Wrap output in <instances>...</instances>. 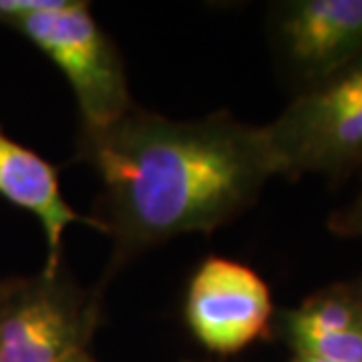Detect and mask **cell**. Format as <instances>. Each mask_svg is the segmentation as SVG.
Wrapping results in <instances>:
<instances>
[{
	"label": "cell",
	"mask_w": 362,
	"mask_h": 362,
	"mask_svg": "<svg viewBox=\"0 0 362 362\" xmlns=\"http://www.w3.org/2000/svg\"><path fill=\"white\" fill-rule=\"evenodd\" d=\"M352 290H354V296H356V300H358V306H361V310H362V280L358 282V284H352Z\"/></svg>",
	"instance_id": "cell-11"
},
{
	"label": "cell",
	"mask_w": 362,
	"mask_h": 362,
	"mask_svg": "<svg viewBox=\"0 0 362 362\" xmlns=\"http://www.w3.org/2000/svg\"><path fill=\"white\" fill-rule=\"evenodd\" d=\"M262 127L278 175L344 177L362 168V57L300 90Z\"/></svg>",
	"instance_id": "cell-2"
},
{
	"label": "cell",
	"mask_w": 362,
	"mask_h": 362,
	"mask_svg": "<svg viewBox=\"0 0 362 362\" xmlns=\"http://www.w3.org/2000/svg\"><path fill=\"white\" fill-rule=\"evenodd\" d=\"M270 290L246 264L211 256L199 264L185 296V322L216 354L240 352L270 330Z\"/></svg>",
	"instance_id": "cell-5"
},
{
	"label": "cell",
	"mask_w": 362,
	"mask_h": 362,
	"mask_svg": "<svg viewBox=\"0 0 362 362\" xmlns=\"http://www.w3.org/2000/svg\"><path fill=\"white\" fill-rule=\"evenodd\" d=\"M63 362H97L93 356H90L87 350H83V352H77V354H73L71 358H66Z\"/></svg>",
	"instance_id": "cell-10"
},
{
	"label": "cell",
	"mask_w": 362,
	"mask_h": 362,
	"mask_svg": "<svg viewBox=\"0 0 362 362\" xmlns=\"http://www.w3.org/2000/svg\"><path fill=\"white\" fill-rule=\"evenodd\" d=\"M0 195L14 206L23 207L39 220L47 240L45 274H54L61 266L63 235L73 223H87L90 218L77 214L61 192L59 171L47 159L11 139L0 129Z\"/></svg>",
	"instance_id": "cell-7"
},
{
	"label": "cell",
	"mask_w": 362,
	"mask_h": 362,
	"mask_svg": "<svg viewBox=\"0 0 362 362\" xmlns=\"http://www.w3.org/2000/svg\"><path fill=\"white\" fill-rule=\"evenodd\" d=\"M189 362H194V361H189Z\"/></svg>",
	"instance_id": "cell-14"
},
{
	"label": "cell",
	"mask_w": 362,
	"mask_h": 362,
	"mask_svg": "<svg viewBox=\"0 0 362 362\" xmlns=\"http://www.w3.org/2000/svg\"><path fill=\"white\" fill-rule=\"evenodd\" d=\"M330 230L346 238H362V189L349 207L330 218Z\"/></svg>",
	"instance_id": "cell-9"
},
{
	"label": "cell",
	"mask_w": 362,
	"mask_h": 362,
	"mask_svg": "<svg viewBox=\"0 0 362 362\" xmlns=\"http://www.w3.org/2000/svg\"><path fill=\"white\" fill-rule=\"evenodd\" d=\"M4 292H6V280H0V304H2Z\"/></svg>",
	"instance_id": "cell-13"
},
{
	"label": "cell",
	"mask_w": 362,
	"mask_h": 362,
	"mask_svg": "<svg viewBox=\"0 0 362 362\" xmlns=\"http://www.w3.org/2000/svg\"><path fill=\"white\" fill-rule=\"evenodd\" d=\"M101 322L99 294L69 272L6 280L0 304V362H63L87 350Z\"/></svg>",
	"instance_id": "cell-4"
},
{
	"label": "cell",
	"mask_w": 362,
	"mask_h": 362,
	"mask_svg": "<svg viewBox=\"0 0 362 362\" xmlns=\"http://www.w3.org/2000/svg\"><path fill=\"white\" fill-rule=\"evenodd\" d=\"M45 52L77 99L83 129H101L135 107L115 42L83 0H52L39 13L4 23Z\"/></svg>",
	"instance_id": "cell-3"
},
{
	"label": "cell",
	"mask_w": 362,
	"mask_h": 362,
	"mask_svg": "<svg viewBox=\"0 0 362 362\" xmlns=\"http://www.w3.org/2000/svg\"><path fill=\"white\" fill-rule=\"evenodd\" d=\"M274 33L286 66L308 89L362 57V0L280 2Z\"/></svg>",
	"instance_id": "cell-6"
},
{
	"label": "cell",
	"mask_w": 362,
	"mask_h": 362,
	"mask_svg": "<svg viewBox=\"0 0 362 362\" xmlns=\"http://www.w3.org/2000/svg\"><path fill=\"white\" fill-rule=\"evenodd\" d=\"M290 362H326V361H318V358H310V356H298V354H294Z\"/></svg>",
	"instance_id": "cell-12"
},
{
	"label": "cell",
	"mask_w": 362,
	"mask_h": 362,
	"mask_svg": "<svg viewBox=\"0 0 362 362\" xmlns=\"http://www.w3.org/2000/svg\"><path fill=\"white\" fill-rule=\"evenodd\" d=\"M77 159L101 181L90 220L113 242V272L177 235L226 226L278 175L264 127L226 111L180 121L133 107L81 129Z\"/></svg>",
	"instance_id": "cell-1"
},
{
	"label": "cell",
	"mask_w": 362,
	"mask_h": 362,
	"mask_svg": "<svg viewBox=\"0 0 362 362\" xmlns=\"http://www.w3.org/2000/svg\"><path fill=\"white\" fill-rule=\"evenodd\" d=\"M278 330L298 356L362 362V310L352 284L328 286L280 312Z\"/></svg>",
	"instance_id": "cell-8"
}]
</instances>
